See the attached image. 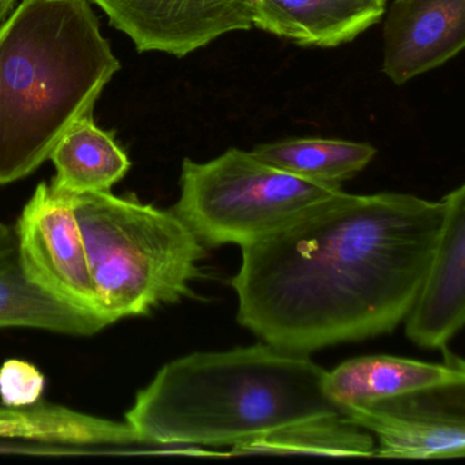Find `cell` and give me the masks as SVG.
Returning a JSON list of instances; mask_svg holds the SVG:
<instances>
[{"label":"cell","mask_w":465,"mask_h":465,"mask_svg":"<svg viewBox=\"0 0 465 465\" xmlns=\"http://www.w3.org/2000/svg\"><path fill=\"white\" fill-rule=\"evenodd\" d=\"M443 216V200L341 190L242 247L231 279L239 325L303 355L391 333L418 296Z\"/></svg>","instance_id":"1"},{"label":"cell","mask_w":465,"mask_h":465,"mask_svg":"<svg viewBox=\"0 0 465 465\" xmlns=\"http://www.w3.org/2000/svg\"><path fill=\"white\" fill-rule=\"evenodd\" d=\"M325 374L309 355L266 342L190 353L165 364L137 394L126 423L141 445L235 449L290 424L341 413L323 391Z\"/></svg>","instance_id":"2"},{"label":"cell","mask_w":465,"mask_h":465,"mask_svg":"<svg viewBox=\"0 0 465 465\" xmlns=\"http://www.w3.org/2000/svg\"><path fill=\"white\" fill-rule=\"evenodd\" d=\"M121 70L86 0H23L0 25V186L31 175Z\"/></svg>","instance_id":"3"},{"label":"cell","mask_w":465,"mask_h":465,"mask_svg":"<svg viewBox=\"0 0 465 465\" xmlns=\"http://www.w3.org/2000/svg\"><path fill=\"white\" fill-rule=\"evenodd\" d=\"M74 211L110 325L193 295L206 247L173 211L110 192L74 195Z\"/></svg>","instance_id":"4"},{"label":"cell","mask_w":465,"mask_h":465,"mask_svg":"<svg viewBox=\"0 0 465 465\" xmlns=\"http://www.w3.org/2000/svg\"><path fill=\"white\" fill-rule=\"evenodd\" d=\"M284 173L252 152L231 148L206 163H182L173 212L209 247H244L341 192Z\"/></svg>","instance_id":"5"},{"label":"cell","mask_w":465,"mask_h":465,"mask_svg":"<svg viewBox=\"0 0 465 465\" xmlns=\"http://www.w3.org/2000/svg\"><path fill=\"white\" fill-rule=\"evenodd\" d=\"M15 232L24 266L35 284L58 301L105 320L75 216L74 195L40 183Z\"/></svg>","instance_id":"6"},{"label":"cell","mask_w":465,"mask_h":465,"mask_svg":"<svg viewBox=\"0 0 465 465\" xmlns=\"http://www.w3.org/2000/svg\"><path fill=\"white\" fill-rule=\"evenodd\" d=\"M341 413L377 437V457L456 459L465 454V383L361 402Z\"/></svg>","instance_id":"7"},{"label":"cell","mask_w":465,"mask_h":465,"mask_svg":"<svg viewBox=\"0 0 465 465\" xmlns=\"http://www.w3.org/2000/svg\"><path fill=\"white\" fill-rule=\"evenodd\" d=\"M140 53L176 58L232 32L250 31L252 0H92Z\"/></svg>","instance_id":"8"},{"label":"cell","mask_w":465,"mask_h":465,"mask_svg":"<svg viewBox=\"0 0 465 465\" xmlns=\"http://www.w3.org/2000/svg\"><path fill=\"white\" fill-rule=\"evenodd\" d=\"M442 200L437 249L404 320L408 339L426 350H443L465 322V187Z\"/></svg>","instance_id":"9"},{"label":"cell","mask_w":465,"mask_h":465,"mask_svg":"<svg viewBox=\"0 0 465 465\" xmlns=\"http://www.w3.org/2000/svg\"><path fill=\"white\" fill-rule=\"evenodd\" d=\"M465 47V0H394L383 25L382 72L402 86Z\"/></svg>","instance_id":"10"},{"label":"cell","mask_w":465,"mask_h":465,"mask_svg":"<svg viewBox=\"0 0 465 465\" xmlns=\"http://www.w3.org/2000/svg\"><path fill=\"white\" fill-rule=\"evenodd\" d=\"M388 0H255L252 26L301 47L334 48L382 18Z\"/></svg>","instance_id":"11"},{"label":"cell","mask_w":465,"mask_h":465,"mask_svg":"<svg viewBox=\"0 0 465 465\" xmlns=\"http://www.w3.org/2000/svg\"><path fill=\"white\" fill-rule=\"evenodd\" d=\"M110 325L35 284L24 266L15 228L0 223V328H31L67 336H94Z\"/></svg>","instance_id":"12"},{"label":"cell","mask_w":465,"mask_h":465,"mask_svg":"<svg viewBox=\"0 0 465 465\" xmlns=\"http://www.w3.org/2000/svg\"><path fill=\"white\" fill-rule=\"evenodd\" d=\"M461 361L426 363L388 355L361 356L326 371L323 391L340 410L408 391L446 385H464Z\"/></svg>","instance_id":"13"},{"label":"cell","mask_w":465,"mask_h":465,"mask_svg":"<svg viewBox=\"0 0 465 465\" xmlns=\"http://www.w3.org/2000/svg\"><path fill=\"white\" fill-rule=\"evenodd\" d=\"M56 175L51 187L66 194L110 192L129 173V157L110 133L86 115L72 124L50 154Z\"/></svg>","instance_id":"14"},{"label":"cell","mask_w":465,"mask_h":465,"mask_svg":"<svg viewBox=\"0 0 465 465\" xmlns=\"http://www.w3.org/2000/svg\"><path fill=\"white\" fill-rule=\"evenodd\" d=\"M0 438L74 445H141L127 423L105 420L59 405L0 407Z\"/></svg>","instance_id":"15"},{"label":"cell","mask_w":465,"mask_h":465,"mask_svg":"<svg viewBox=\"0 0 465 465\" xmlns=\"http://www.w3.org/2000/svg\"><path fill=\"white\" fill-rule=\"evenodd\" d=\"M252 152L284 173L336 186L358 175L377 156L370 143L331 138H288L261 143Z\"/></svg>","instance_id":"16"},{"label":"cell","mask_w":465,"mask_h":465,"mask_svg":"<svg viewBox=\"0 0 465 465\" xmlns=\"http://www.w3.org/2000/svg\"><path fill=\"white\" fill-rule=\"evenodd\" d=\"M374 437L342 413L307 419L232 449L233 454H310L375 456Z\"/></svg>","instance_id":"17"},{"label":"cell","mask_w":465,"mask_h":465,"mask_svg":"<svg viewBox=\"0 0 465 465\" xmlns=\"http://www.w3.org/2000/svg\"><path fill=\"white\" fill-rule=\"evenodd\" d=\"M45 378L36 366L10 359L0 367V399L5 407H28L40 401Z\"/></svg>","instance_id":"18"},{"label":"cell","mask_w":465,"mask_h":465,"mask_svg":"<svg viewBox=\"0 0 465 465\" xmlns=\"http://www.w3.org/2000/svg\"><path fill=\"white\" fill-rule=\"evenodd\" d=\"M17 0H0V25L9 17L10 13L15 7Z\"/></svg>","instance_id":"19"},{"label":"cell","mask_w":465,"mask_h":465,"mask_svg":"<svg viewBox=\"0 0 465 465\" xmlns=\"http://www.w3.org/2000/svg\"><path fill=\"white\" fill-rule=\"evenodd\" d=\"M252 2H255V0H252Z\"/></svg>","instance_id":"20"}]
</instances>
